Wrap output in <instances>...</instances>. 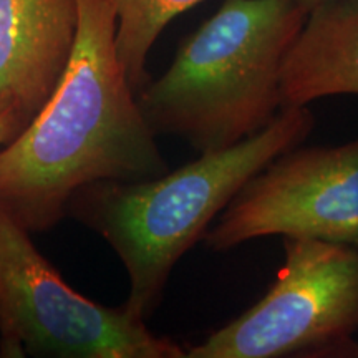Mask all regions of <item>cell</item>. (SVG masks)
<instances>
[{
  "mask_svg": "<svg viewBox=\"0 0 358 358\" xmlns=\"http://www.w3.org/2000/svg\"><path fill=\"white\" fill-rule=\"evenodd\" d=\"M116 13L115 45L133 92L150 82L148 53L169 22L203 0H108Z\"/></svg>",
  "mask_w": 358,
  "mask_h": 358,
  "instance_id": "9c48e42d",
  "label": "cell"
},
{
  "mask_svg": "<svg viewBox=\"0 0 358 358\" xmlns=\"http://www.w3.org/2000/svg\"><path fill=\"white\" fill-rule=\"evenodd\" d=\"M77 25V0H0V92L27 123L64 73Z\"/></svg>",
  "mask_w": 358,
  "mask_h": 358,
  "instance_id": "52a82bcc",
  "label": "cell"
},
{
  "mask_svg": "<svg viewBox=\"0 0 358 358\" xmlns=\"http://www.w3.org/2000/svg\"><path fill=\"white\" fill-rule=\"evenodd\" d=\"M307 13L294 0H224L136 95L151 129L209 153L266 128L282 110V65Z\"/></svg>",
  "mask_w": 358,
  "mask_h": 358,
  "instance_id": "3957f363",
  "label": "cell"
},
{
  "mask_svg": "<svg viewBox=\"0 0 358 358\" xmlns=\"http://www.w3.org/2000/svg\"><path fill=\"white\" fill-rule=\"evenodd\" d=\"M308 106L282 108L274 122L234 146L201 153L176 171L145 181H101L70 199L66 214L101 236L127 268L123 303L146 320L156 310L174 266L250 178L310 134Z\"/></svg>",
  "mask_w": 358,
  "mask_h": 358,
  "instance_id": "7a4b0ae2",
  "label": "cell"
},
{
  "mask_svg": "<svg viewBox=\"0 0 358 358\" xmlns=\"http://www.w3.org/2000/svg\"><path fill=\"white\" fill-rule=\"evenodd\" d=\"M182 358L127 307L93 302L66 284L32 232L0 209V358Z\"/></svg>",
  "mask_w": 358,
  "mask_h": 358,
  "instance_id": "277c9868",
  "label": "cell"
},
{
  "mask_svg": "<svg viewBox=\"0 0 358 358\" xmlns=\"http://www.w3.org/2000/svg\"><path fill=\"white\" fill-rule=\"evenodd\" d=\"M285 261L252 308L186 350V358H280L353 352L358 332V249L284 237Z\"/></svg>",
  "mask_w": 358,
  "mask_h": 358,
  "instance_id": "5b68a950",
  "label": "cell"
},
{
  "mask_svg": "<svg viewBox=\"0 0 358 358\" xmlns=\"http://www.w3.org/2000/svg\"><path fill=\"white\" fill-rule=\"evenodd\" d=\"M358 95V0H325L307 13L280 73L282 108Z\"/></svg>",
  "mask_w": 358,
  "mask_h": 358,
  "instance_id": "ba28073f",
  "label": "cell"
},
{
  "mask_svg": "<svg viewBox=\"0 0 358 358\" xmlns=\"http://www.w3.org/2000/svg\"><path fill=\"white\" fill-rule=\"evenodd\" d=\"M267 236L358 249V138L277 156L245 182L203 239L209 249L229 250Z\"/></svg>",
  "mask_w": 358,
  "mask_h": 358,
  "instance_id": "8992f818",
  "label": "cell"
},
{
  "mask_svg": "<svg viewBox=\"0 0 358 358\" xmlns=\"http://www.w3.org/2000/svg\"><path fill=\"white\" fill-rule=\"evenodd\" d=\"M77 3L64 73L25 128L0 148V209L32 234L55 227L85 186L169 171L116 53L113 7L108 0Z\"/></svg>",
  "mask_w": 358,
  "mask_h": 358,
  "instance_id": "6da1fadb",
  "label": "cell"
},
{
  "mask_svg": "<svg viewBox=\"0 0 358 358\" xmlns=\"http://www.w3.org/2000/svg\"><path fill=\"white\" fill-rule=\"evenodd\" d=\"M294 2H297L299 6L303 7L308 12V10H310V8H313L315 6H319V3H322V2H325V0H294Z\"/></svg>",
  "mask_w": 358,
  "mask_h": 358,
  "instance_id": "8fae6325",
  "label": "cell"
},
{
  "mask_svg": "<svg viewBox=\"0 0 358 358\" xmlns=\"http://www.w3.org/2000/svg\"><path fill=\"white\" fill-rule=\"evenodd\" d=\"M25 124L17 101L8 93L0 92V148L10 143Z\"/></svg>",
  "mask_w": 358,
  "mask_h": 358,
  "instance_id": "30bf717a",
  "label": "cell"
}]
</instances>
